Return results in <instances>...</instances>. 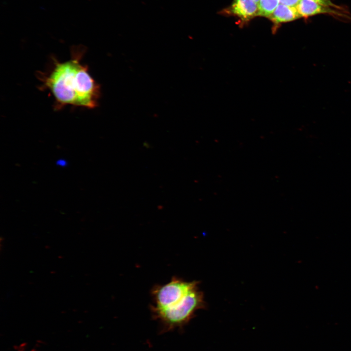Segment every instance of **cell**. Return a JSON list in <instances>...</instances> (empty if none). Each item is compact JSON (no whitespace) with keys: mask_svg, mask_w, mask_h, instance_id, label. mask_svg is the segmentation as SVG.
Returning <instances> with one entry per match:
<instances>
[{"mask_svg":"<svg viewBox=\"0 0 351 351\" xmlns=\"http://www.w3.org/2000/svg\"><path fill=\"white\" fill-rule=\"evenodd\" d=\"M84 51L74 48L69 59L55 60L50 73L42 77L43 86L54 96L57 109L67 105L92 109L98 105L100 86L80 62Z\"/></svg>","mask_w":351,"mask_h":351,"instance_id":"obj_1","label":"cell"},{"mask_svg":"<svg viewBox=\"0 0 351 351\" xmlns=\"http://www.w3.org/2000/svg\"><path fill=\"white\" fill-rule=\"evenodd\" d=\"M206 307L203 293L198 287L190 292L180 303L165 309L150 307L152 316L167 330L182 327L195 315L198 310Z\"/></svg>","mask_w":351,"mask_h":351,"instance_id":"obj_2","label":"cell"},{"mask_svg":"<svg viewBox=\"0 0 351 351\" xmlns=\"http://www.w3.org/2000/svg\"><path fill=\"white\" fill-rule=\"evenodd\" d=\"M198 281H188L179 277L173 276L168 283L153 287L151 291L153 304L151 307L165 309L175 306L198 287Z\"/></svg>","mask_w":351,"mask_h":351,"instance_id":"obj_3","label":"cell"},{"mask_svg":"<svg viewBox=\"0 0 351 351\" xmlns=\"http://www.w3.org/2000/svg\"><path fill=\"white\" fill-rule=\"evenodd\" d=\"M296 8L301 18H308L318 14L344 17L342 10L324 6L310 0H300Z\"/></svg>","mask_w":351,"mask_h":351,"instance_id":"obj_4","label":"cell"},{"mask_svg":"<svg viewBox=\"0 0 351 351\" xmlns=\"http://www.w3.org/2000/svg\"><path fill=\"white\" fill-rule=\"evenodd\" d=\"M257 3L254 0H234L230 12L243 21H248L258 16Z\"/></svg>","mask_w":351,"mask_h":351,"instance_id":"obj_5","label":"cell"},{"mask_svg":"<svg viewBox=\"0 0 351 351\" xmlns=\"http://www.w3.org/2000/svg\"><path fill=\"white\" fill-rule=\"evenodd\" d=\"M301 18L296 7L279 4L273 13L269 17L275 24L289 22Z\"/></svg>","mask_w":351,"mask_h":351,"instance_id":"obj_6","label":"cell"},{"mask_svg":"<svg viewBox=\"0 0 351 351\" xmlns=\"http://www.w3.org/2000/svg\"><path fill=\"white\" fill-rule=\"evenodd\" d=\"M279 0H260L257 3L258 16L269 17L279 5Z\"/></svg>","mask_w":351,"mask_h":351,"instance_id":"obj_7","label":"cell"},{"mask_svg":"<svg viewBox=\"0 0 351 351\" xmlns=\"http://www.w3.org/2000/svg\"><path fill=\"white\" fill-rule=\"evenodd\" d=\"M313 1H314L318 4L332 7L335 9H339V10H342L343 9L341 8L340 6H339L335 4L332 0H310Z\"/></svg>","mask_w":351,"mask_h":351,"instance_id":"obj_8","label":"cell"},{"mask_svg":"<svg viewBox=\"0 0 351 351\" xmlns=\"http://www.w3.org/2000/svg\"><path fill=\"white\" fill-rule=\"evenodd\" d=\"M300 0H279L281 4L292 7H296Z\"/></svg>","mask_w":351,"mask_h":351,"instance_id":"obj_9","label":"cell"},{"mask_svg":"<svg viewBox=\"0 0 351 351\" xmlns=\"http://www.w3.org/2000/svg\"><path fill=\"white\" fill-rule=\"evenodd\" d=\"M67 161L64 159H59L57 161V164L58 166L65 167L67 165Z\"/></svg>","mask_w":351,"mask_h":351,"instance_id":"obj_10","label":"cell"},{"mask_svg":"<svg viewBox=\"0 0 351 351\" xmlns=\"http://www.w3.org/2000/svg\"><path fill=\"white\" fill-rule=\"evenodd\" d=\"M256 3H258L260 0H254Z\"/></svg>","mask_w":351,"mask_h":351,"instance_id":"obj_11","label":"cell"}]
</instances>
